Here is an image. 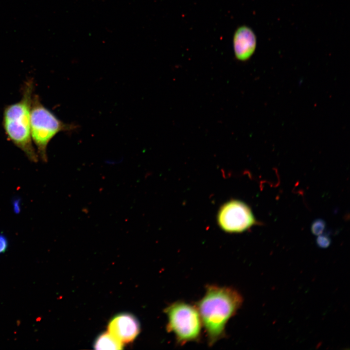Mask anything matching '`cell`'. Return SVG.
Masks as SVG:
<instances>
[{"mask_svg":"<svg viewBox=\"0 0 350 350\" xmlns=\"http://www.w3.org/2000/svg\"><path fill=\"white\" fill-rule=\"evenodd\" d=\"M243 301L241 294L233 288L213 285L207 286L205 294L196 307L210 346L225 335L226 324Z\"/></svg>","mask_w":350,"mask_h":350,"instance_id":"obj_1","label":"cell"},{"mask_svg":"<svg viewBox=\"0 0 350 350\" xmlns=\"http://www.w3.org/2000/svg\"><path fill=\"white\" fill-rule=\"evenodd\" d=\"M34 87L33 80L28 79L22 86L20 100L5 106L2 126L8 140L20 149L30 160L36 162L38 156L33 145L30 123Z\"/></svg>","mask_w":350,"mask_h":350,"instance_id":"obj_2","label":"cell"},{"mask_svg":"<svg viewBox=\"0 0 350 350\" xmlns=\"http://www.w3.org/2000/svg\"><path fill=\"white\" fill-rule=\"evenodd\" d=\"M31 134L38 156L46 162L47 149L50 141L60 132H70L74 125L65 123L41 102L39 96L34 94L30 115Z\"/></svg>","mask_w":350,"mask_h":350,"instance_id":"obj_3","label":"cell"},{"mask_svg":"<svg viewBox=\"0 0 350 350\" xmlns=\"http://www.w3.org/2000/svg\"><path fill=\"white\" fill-rule=\"evenodd\" d=\"M167 316V329L173 332L177 343L198 341L201 335L202 322L196 307L178 301L164 310Z\"/></svg>","mask_w":350,"mask_h":350,"instance_id":"obj_4","label":"cell"},{"mask_svg":"<svg viewBox=\"0 0 350 350\" xmlns=\"http://www.w3.org/2000/svg\"><path fill=\"white\" fill-rule=\"evenodd\" d=\"M217 219L222 229L229 233L242 232L257 224L250 207L237 200L224 204L218 211Z\"/></svg>","mask_w":350,"mask_h":350,"instance_id":"obj_5","label":"cell"},{"mask_svg":"<svg viewBox=\"0 0 350 350\" xmlns=\"http://www.w3.org/2000/svg\"><path fill=\"white\" fill-rule=\"evenodd\" d=\"M107 329L109 333L123 344L132 341L140 331L138 320L128 313L114 316L109 321Z\"/></svg>","mask_w":350,"mask_h":350,"instance_id":"obj_6","label":"cell"},{"mask_svg":"<svg viewBox=\"0 0 350 350\" xmlns=\"http://www.w3.org/2000/svg\"><path fill=\"white\" fill-rule=\"evenodd\" d=\"M256 47V37L251 28L246 26L239 27L233 36V49L236 57L239 60H248Z\"/></svg>","mask_w":350,"mask_h":350,"instance_id":"obj_7","label":"cell"},{"mask_svg":"<svg viewBox=\"0 0 350 350\" xmlns=\"http://www.w3.org/2000/svg\"><path fill=\"white\" fill-rule=\"evenodd\" d=\"M123 344L108 332L100 334L96 339L94 347L96 350H120Z\"/></svg>","mask_w":350,"mask_h":350,"instance_id":"obj_8","label":"cell"},{"mask_svg":"<svg viewBox=\"0 0 350 350\" xmlns=\"http://www.w3.org/2000/svg\"><path fill=\"white\" fill-rule=\"evenodd\" d=\"M324 227L325 225L323 221L320 220L316 221L312 225V231L314 234L318 235L323 231Z\"/></svg>","mask_w":350,"mask_h":350,"instance_id":"obj_9","label":"cell"},{"mask_svg":"<svg viewBox=\"0 0 350 350\" xmlns=\"http://www.w3.org/2000/svg\"><path fill=\"white\" fill-rule=\"evenodd\" d=\"M316 243L319 247L326 248L330 245L331 240L329 238L326 236H321L317 239Z\"/></svg>","mask_w":350,"mask_h":350,"instance_id":"obj_10","label":"cell"},{"mask_svg":"<svg viewBox=\"0 0 350 350\" xmlns=\"http://www.w3.org/2000/svg\"><path fill=\"white\" fill-rule=\"evenodd\" d=\"M8 242L7 238L2 234H0V254L5 253L8 248Z\"/></svg>","mask_w":350,"mask_h":350,"instance_id":"obj_11","label":"cell"}]
</instances>
